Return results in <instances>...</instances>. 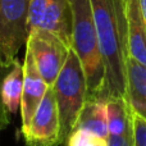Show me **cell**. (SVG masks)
Returning <instances> with one entry per match:
<instances>
[{"mask_svg": "<svg viewBox=\"0 0 146 146\" xmlns=\"http://www.w3.org/2000/svg\"><path fill=\"white\" fill-rule=\"evenodd\" d=\"M105 69L104 99L126 96L127 21L124 0H90Z\"/></svg>", "mask_w": 146, "mask_h": 146, "instance_id": "1", "label": "cell"}, {"mask_svg": "<svg viewBox=\"0 0 146 146\" xmlns=\"http://www.w3.org/2000/svg\"><path fill=\"white\" fill-rule=\"evenodd\" d=\"M73 10L71 49L82 66L87 85V99H104L105 69L99 46L90 0H69Z\"/></svg>", "mask_w": 146, "mask_h": 146, "instance_id": "2", "label": "cell"}, {"mask_svg": "<svg viewBox=\"0 0 146 146\" xmlns=\"http://www.w3.org/2000/svg\"><path fill=\"white\" fill-rule=\"evenodd\" d=\"M55 96L60 122V144L67 141L74 128L80 111L87 100V85L80 59L69 50L62 71L51 86Z\"/></svg>", "mask_w": 146, "mask_h": 146, "instance_id": "3", "label": "cell"}, {"mask_svg": "<svg viewBox=\"0 0 146 146\" xmlns=\"http://www.w3.org/2000/svg\"><path fill=\"white\" fill-rule=\"evenodd\" d=\"M45 30L72 46L73 10L69 0H30L28 32Z\"/></svg>", "mask_w": 146, "mask_h": 146, "instance_id": "4", "label": "cell"}, {"mask_svg": "<svg viewBox=\"0 0 146 146\" xmlns=\"http://www.w3.org/2000/svg\"><path fill=\"white\" fill-rule=\"evenodd\" d=\"M38 73L49 87L53 86L62 71L71 49L55 35L45 30H31L26 41Z\"/></svg>", "mask_w": 146, "mask_h": 146, "instance_id": "5", "label": "cell"}, {"mask_svg": "<svg viewBox=\"0 0 146 146\" xmlns=\"http://www.w3.org/2000/svg\"><path fill=\"white\" fill-rule=\"evenodd\" d=\"M28 8L30 0H0V50L8 62L27 41Z\"/></svg>", "mask_w": 146, "mask_h": 146, "instance_id": "6", "label": "cell"}, {"mask_svg": "<svg viewBox=\"0 0 146 146\" xmlns=\"http://www.w3.org/2000/svg\"><path fill=\"white\" fill-rule=\"evenodd\" d=\"M27 146H56L60 144V122L53 88L49 87L27 127L22 128Z\"/></svg>", "mask_w": 146, "mask_h": 146, "instance_id": "7", "label": "cell"}, {"mask_svg": "<svg viewBox=\"0 0 146 146\" xmlns=\"http://www.w3.org/2000/svg\"><path fill=\"white\" fill-rule=\"evenodd\" d=\"M49 86L38 73L33 62L32 54L26 49L25 62H23V91L21 101V117H22V128L27 127L37 106L40 105L45 96Z\"/></svg>", "mask_w": 146, "mask_h": 146, "instance_id": "8", "label": "cell"}, {"mask_svg": "<svg viewBox=\"0 0 146 146\" xmlns=\"http://www.w3.org/2000/svg\"><path fill=\"white\" fill-rule=\"evenodd\" d=\"M128 55L146 67V23L140 0H124Z\"/></svg>", "mask_w": 146, "mask_h": 146, "instance_id": "9", "label": "cell"}, {"mask_svg": "<svg viewBox=\"0 0 146 146\" xmlns=\"http://www.w3.org/2000/svg\"><path fill=\"white\" fill-rule=\"evenodd\" d=\"M108 146H135L133 113L123 103L108 108Z\"/></svg>", "mask_w": 146, "mask_h": 146, "instance_id": "10", "label": "cell"}, {"mask_svg": "<svg viewBox=\"0 0 146 146\" xmlns=\"http://www.w3.org/2000/svg\"><path fill=\"white\" fill-rule=\"evenodd\" d=\"M126 100L132 111L146 119V67L131 56L126 59Z\"/></svg>", "mask_w": 146, "mask_h": 146, "instance_id": "11", "label": "cell"}, {"mask_svg": "<svg viewBox=\"0 0 146 146\" xmlns=\"http://www.w3.org/2000/svg\"><path fill=\"white\" fill-rule=\"evenodd\" d=\"M73 129H83L104 140L108 139L106 101L100 99H87Z\"/></svg>", "mask_w": 146, "mask_h": 146, "instance_id": "12", "label": "cell"}, {"mask_svg": "<svg viewBox=\"0 0 146 146\" xmlns=\"http://www.w3.org/2000/svg\"><path fill=\"white\" fill-rule=\"evenodd\" d=\"M23 91V63L17 58L13 62V67L5 76L1 86V99L5 109L13 114L21 108Z\"/></svg>", "mask_w": 146, "mask_h": 146, "instance_id": "13", "label": "cell"}, {"mask_svg": "<svg viewBox=\"0 0 146 146\" xmlns=\"http://www.w3.org/2000/svg\"><path fill=\"white\" fill-rule=\"evenodd\" d=\"M68 146H108L106 140L83 129H73L67 139Z\"/></svg>", "mask_w": 146, "mask_h": 146, "instance_id": "14", "label": "cell"}, {"mask_svg": "<svg viewBox=\"0 0 146 146\" xmlns=\"http://www.w3.org/2000/svg\"><path fill=\"white\" fill-rule=\"evenodd\" d=\"M13 62H8L4 58V55H3L1 50H0V132L7 128L8 124H9V113L5 109L4 104H3V99H1V86H3V81H4L5 76L12 69Z\"/></svg>", "mask_w": 146, "mask_h": 146, "instance_id": "15", "label": "cell"}, {"mask_svg": "<svg viewBox=\"0 0 146 146\" xmlns=\"http://www.w3.org/2000/svg\"><path fill=\"white\" fill-rule=\"evenodd\" d=\"M133 113V111H132ZM135 146H146V119L133 113Z\"/></svg>", "mask_w": 146, "mask_h": 146, "instance_id": "16", "label": "cell"}, {"mask_svg": "<svg viewBox=\"0 0 146 146\" xmlns=\"http://www.w3.org/2000/svg\"><path fill=\"white\" fill-rule=\"evenodd\" d=\"M140 5H141L142 17H144V19H145V23H146V0H140Z\"/></svg>", "mask_w": 146, "mask_h": 146, "instance_id": "17", "label": "cell"}]
</instances>
